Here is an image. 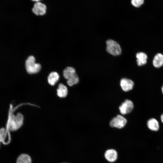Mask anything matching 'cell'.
I'll list each match as a JSON object with an SVG mask.
<instances>
[{
  "label": "cell",
  "instance_id": "obj_1",
  "mask_svg": "<svg viewBox=\"0 0 163 163\" xmlns=\"http://www.w3.org/2000/svg\"><path fill=\"white\" fill-rule=\"evenodd\" d=\"M23 116L20 113L15 116L11 115L8 120V129L13 131L17 130L23 124Z\"/></svg>",
  "mask_w": 163,
  "mask_h": 163
},
{
  "label": "cell",
  "instance_id": "obj_2",
  "mask_svg": "<svg viewBox=\"0 0 163 163\" xmlns=\"http://www.w3.org/2000/svg\"><path fill=\"white\" fill-rule=\"evenodd\" d=\"M25 67L27 72L30 74L37 73L41 68L40 65L36 63L35 58L32 56H29L26 60Z\"/></svg>",
  "mask_w": 163,
  "mask_h": 163
},
{
  "label": "cell",
  "instance_id": "obj_3",
  "mask_svg": "<svg viewBox=\"0 0 163 163\" xmlns=\"http://www.w3.org/2000/svg\"><path fill=\"white\" fill-rule=\"evenodd\" d=\"M106 50L107 51L113 56L120 55L121 53V49L119 44L116 41L109 39L107 40Z\"/></svg>",
  "mask_w": 163,
  "mask_h": 163
},
{
  "label": "cell",
  "instance_id": "obj_4",
  "mask_svg": "<svg viewBox=\"0 0 163 163\" xmlns=\"http://www.w3.org/2000/svg\"><path fill=\"white\" fill-rule=\"evenodd\" d=\"M127 120L123 117L118 115L113 118L110 122V126L119 129L123 127L127 123Z\"/></svg>",
  "mask_w": 163,
  "mask_h": 163
},
{
  "label": "cell",
  "instance_id": "obj_5",
  "mask_svg": "<svg viewBox=\"0 0 163 163\" xmlns=\"http://www.w3.org/2000/svg\"><path fill=\"white\" fill-rule=\"evenodd\" d=\"M133 103L129 100H126L120 106L119 109L120 113L125 115L130 113L133 108Z\"/></svg>",
  "mask_w": 163,
  "mask_h": 163
},
{
  "label": "cell",
  "instance_id": "obj_6",
  "mask_svg": "<svg viewBox=\"0 0 163 163\" xmlns=\"http://www.w3.org/2000/svg\"><path fill=\"white\" fill-rule=\"evenodd\" d=\"M46 6L44 4L38 2L34 4L32 10L36 15H43L46 12Z\"/></svg>",
  "mask_w": 163,
  "mask_h": 163
},
{
  "label": "cell",
  "instance_id": "obj_7",
  "mask_svg": "<svg viewBox=\"0 0 163 163\" xmlns=\"http://www.w3.org/2000/svg\"><path fill=\"white\" fill-rule=\"evenodd\" d=\"M120 85L124 91H128L133 89L134 83L131 80L124 78L121 80Z\"/></svg>",
  "mask_w": 163,
  "mask_h": 163
},
{
  "label": "cell",
  "instance_id": "obj_8",
  "mask_svg": "<svg viewBox=\"0 0 163 163\" xmlns=\"http://www.w3.org/2000/svg\"><path fill=\"white\" fill-rule=\"evenodd\" d=\"M104 157L108 161L111 162H114L117 158V152L114 149H108L105 152Z\"/></svg>",
  "mask_w": 163,
  "mask_h": 163
},
{
  "label": "cell",
  "instance_id": "obj_9",
  "mask_svg": "<svg viewBox=\"0 0 163 163\" xmlns=\"http://www.w3.org/2000/svg\"><path fill=\"white\" fill-rule=\"evenodd\" d=\"M136 56L138 66H142L146 64L147 56L145 53L142 52L138 53L136 54Z\"/></svg>",
  "mask_w": 163,
  "mask_h": 163
},
{
  "label": "cell",
  "instance_id": "obj_10",
  "mask_svg": "<svg viewBox=\"0 0 163 163\" xmlns=\"http://www.w3.org/2000/svg\"><path fill=\"white\" fill-rule=\"evenodd\" d=\"M76 75L75 69L72 67H67L63 71V75L67 80L72 78Z\"/></svg>",
  "mask_w": 163,
  "mask_h": 163
},
{
  "label": "cell",
  "instance_id": "obj_11",
  "mask_svg": "<svg viewBox=\"0 0 163 163\" xmlns=\"http://www.w3.org/2000/svg\"><path fill=\"white\" fill-rule=\"evenodd\" d=\"M153 66L159 68L163 65V55L160 53H157L154 56L152 62Z\"/></svg>",
  "mask_w": 163,
  "mask_h": 163
},
{
  "label": "cell",
  "instance_id": "obj_12",
  "mask_svg": "<svg viewBox=\"0 0 163 163\" xmlns=\"http://www.w3.org/2000/svg\"><path fill=\"white\" fill-rule=\"evenodd\" d=\"M148 128L151 130L157 131L159 129V124L158 121L155 118H152L147 122Z\"/></svg>",
  "mask_w": 163,
  "mask_h": 163
},
{
  "label": "cell",
  "instance_id": "obj_13",
  "mask_svg": "<svg viewBox=\"0 0 163 163\" xmlns=\"http://www.w3.org/2000/svg\"><path fill=\"white\" fill-rule=\"evenodd\" d=\"M68 93V90L66 86L63 84L60 83L57 89V94L60 97H66Z\"/></svg>",
  "mask_w": 163,
  "mask_h": 163
},
{
  "label": "cell",
  "instance_id": "obj_14",
  "mask_svg": "<svg viewBox=\"0 0 163 163\" xmlns=\"http://www.w3.org/2000/svg\"><path fill=\"white\" fill-rule=\"evenodd\" d=\"M59 76L58 73L56 72H52L49 74L48 77L49 83L52 85H53L58 81Z\"/></svg>",
  "mask_w": 163,
  "mask_h": 163
},
{
  "label": "cell",
  "instance_id": "obj_15",
  "mask_svg": "<svg viewBox=\"0 0 163 163\" xmlns=\"http://www.w3.org/2000/svg\"><path fill=\"white\" fill-rule=\"evenodd\" d=\"M17 163H31V159L28 155L23 154L20 155L17 160Z\"/></svg>",
  "mask_w": 163,
  "mask_h": 163
},
{
  "label": "cell",
  "instance_id": "obj_16",
  "mask_svg": "<svg viewBox=\"0 0 163 163\" xmlns=\"http://www.w3.org/2000/svg\"><path fill=\"white\" fill-rule=\"evenodd\" d=\"M79 82V78L77 75L72 78L67 80V83L69 86L78 83Z\"/></svg>",
  "mask_w": 163,
  "mask_h": 163
},
{
  "label": "cell",
  "instance_id": "obj_17",
  "mask_svg": "<svg viewBox=\"0 0 163 163\" xmlns=\"http://www.w3.org/2000/svg\"><path fill=\"white\" fill-rule=\"evenodd\" d=\"M6 131L5 129H0V142L4 141L6 135Z\"/></svg>",
  "mask_w": 163,
  "mask_h": 163
},
{
  "label": "cell",
  "instance_id": "obj_18",
  "mask_svg": "<svg viewBox=\"0 0 163 163\" xmlns=\"http://www.w3.org/2000/svg\"><path fill=\"white\" fill-rule=\"evenodd\" d=\"M144 2L143 0H132L131 2L134 6L138 7L140 6Z\"/></svg>",
  "mask_w": 163,
  "mask_h": 163
},
{
  "label": "cell",
  "instance_id": "obj_19",
  "mask_svg": "<svg viewBox=\"0 0 163 163\" xmlns=\"http://www.w3.org/2000/svg\"><path fill=\"white\" fill-rule=\"evenodd\" d=\"M161 122L163 123V113L161 114Z\"/></svg>",
  "mask_w": 163,
  "mask_h": 163
},
{
  "label": "cell",
  "instance_id": "obj_20",
  "mask_svg": "<svg viewBox=\"0 0 163 163\" xmlns=\"http://www.w3.org/2000/svg\"><path fill=\"white\" fill-rule=\"evenodd\" d=\"M161 91H162V92L163 94V85L162 86V87H161Z\"/></svg>",
  "mask_w": 163,
  "mask_h": 163
},
{
  "label": "cell",
  "instance_id": "obj_21",
  "mask_svg": "<svg viewBox=\"0 0 163 163\" xmlns=\"http://www.w3.org/2000/svg\"></svg>",
  "mask_w": 163,
  "mask_h": 163
}]
</instances>
